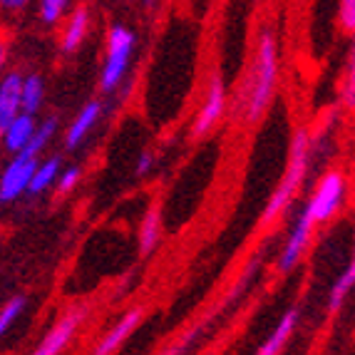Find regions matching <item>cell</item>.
<instances>
[{"label":"cell","instance_id":"obj_1","mask_svg":"<svg viewBox=\"0 0 355 355\" xmlns=\"http://www.w3.org/2000/svg\"><path fill=\"white\" fill-rule=\"evenodd\" d=\"M276 85H279V42L271 28H263L234 100V114L243 125H256L268 112L276 95Z\"/></svg>","mask_w":355,"mask_h":355},{"label":"cell","instance_id":"obj_2","mask_svg":"<svg viewBox=\"0 0 355 355\" xmlns=\"http://www.w3.org/2000/svg\"><path fill=\"white\" fill-rule=\"evenodd\" d=\"M308 166H311V135L306 130H296L293 139H291V152H288V166L286 174L281 179V184L276 187V191L268 199L266 209L261 214V224H271L296 202L298 191H301L303 182L308 177Z\"/></svg>","mask_w":355,"mask_h":355},{"label":"cell","instance_id":"obj_3","mask_svg":"<svg viewBox=\"0 0 355 355\" xmlns=\"http://www.w3.org/2000/svg\"><path fill=\"white\" fill-rule=\"evenodd\" d=\"M135 48H137V35L127 25L117 23L107 30L105 60H102V70H100L102 95H114V92L122 87L127 72H130V67H132Z\"/></svg>","mask_w":355,"mask_h":355},{"label":"cell","instance_id":"obj_4","mask_svg":"<svg viewBox=\"0 0 355 355\" xmlns=\"http://www.w3.org/2000/svg\"><path fill=\"white\" fill-rule=\"evenodd\" d=\"M345 194H348V177L340 169H331L323 174L306 204V211L313 219V224H328L343 209Z\"/></svg>","mask_w":355,"mask_h":355},{"label":"cell","instance_id":"obj_5","mask_svg":"<svg viewBox=\"0 0 355 355\" xmlns=\"http://www.w3.org/2000/svg\"><path fill=\"white\" fill-rule=\"evenodd\" d=\"M229 92H226V85L221 80V75H214L207 83V89H204L202 105H199V112L194 117V125H191V132L194 137H207L214 127L219 125L224 119L226 110H229Z\"/></svg>","mask_w":355,"mask_h":355},{"label":"cell","instance_id":"obj_6","mask_svg":"<svg viewBox=\"0 0 355 355\" xmlns=\"http://www.w3.org/2000/svg\"><path fill=\"white\" fill-rule=\"evenodd\" d=\"M313 229H315L313 219L308 216L306 207H303L301 211H298L293 226H291V234H288L284 249H281V254H279V263H276V268H279L281 273L293 271V268L303 261L308 246H311V239H313Z\"/></svg>","mask_w":355,"mask_h":355},{"label":"cell","instance_id":"obj_7","mask_svg":"<svg viewBox=\"0 0 355 355\" xmlns=\"http://www.w3.org/2000/svg\"><path fill=\"white\" fill-rule=\"evenodd\" d=\"M85 315H87V311H85L83 306L70 308L67 313L60 315L58 323L45 333V338H42L40 343H37V348L30 355H60L72 340H75L77 331H80V326L85 323Z\"/></svg>","mask_w":355,"mask_h":355},{"label":"cell","instance_id":"obj_8","mask_svg":"<svg viewBox=\"0 0 355 355\" xmlns=\"http://www.w3.org/2000/svg\"><path fill=\"white\" fill-rule=\"evenodd\" d=\"M89 30H92V10H89L87 3H80V6H72L70 12L65 15V20L60 23V53L72 55L83 48L85 40H87Z\"/></svg>","mask_w":355,"mask_h":355},{"label":"cell","instance_id":"obj_9","mask_svg":"<svg viewBox=\"0 0 355 355\" xmlns=\"http://www.w3.org/2000/svg\"><path fill=\"white\" fill-rule=\"evenodd\" d=\"M35 164L37 159H30V157H23V154H12V159L0 172V204L18 202L20 196L28 191Z\"/></svg>","mask_w":355,"mask_h":355},{"label":"cell","instance_id":"obj_10","mask_svg":"<svg viewBox=\"0 0 355 355\" xmlns=\"http://www.w3.org/2000/svg\"><path fill=\"white\" fill-rule=\"evenodd\" d=\"M102 114H105L102 100L85 102V105L80 107V112L72 117V122L65 130V149L72 152V149L83 147V144L87 142V137L92 135V130L97 127V122L102 119Z\"/></svg>","mask_w":355,"mask_h":355},{"label":"cell","instance_id":"obj_11","mask_svg":"<svg viewBox=\"0 0 355 355\" xmlns=\"http://www.w3.org/2000/svg\"><path fill=\"white\" fill-rule=\"evenodd\" d=\"M20 83H23V72L20 70H8L6 75L0 77V132L23 112V107H20Z\"/></svg>","mask_w":355,"mask_h":355},{"label":"cell","instance_id":"obj_12","mask_svg":"<svg viewBox=\"0 0 355 355\" xmlns=\"http://www.w3.org/2000/svg\"><path fill=\"white\" fill-rule=\"evenodd\" d=\"M139 320H142V308H132V311H127V313L122 315V318H119L117 323H114V326L100 338V340H97L92 355H112V353H117L119 345L125 343L127 338L132 336V331L139 326Z\"/></svg>","mask_w":355,"mask_h":355},{"label":"cell","instance_id":"obj_13","mask_svg":"<svg viewBox=\"0 0 355 355\" xmlns=\"http://www.w3.org/2000/svg\"><path fill=\"white\" fill-rule=\"evenodd\" d=\"M37 127V117L35 114H25L20 112L18 117L12 119L6 130L0 132V144L8 154H18L25 149V144L30 142V137Z\"/></svg>","mask_w":355,"mask_h":355},{"label":"cell","instance_id":"obj_14","mask_svg":"<svg viewBox=\"0 0 355 355\" xmlns=\"http://www.w3.org/2000/svg\"><path fill=\"white\" fill-rule=\"evenodd\" d=\"M296 323H298V308L286 311L284 318L279 320V326L273 328L271 336L259 345L256 355H281L284 353V348L288 345L291 336H293V331H296Z\"/></svg>","mask_w":355,"mask_h":355},{"label":"cell","instance_id":"obj_15","mask_svg":"<svg viewBox=\"0 0 355 355\" xmlns=\"http://www.w3.org/2000/svg\"><path fill=\"white\" fill-rule=\"evenodd\" d=\"M45 80L37 72H23V83H20V107L25 114H35L45 105Z\"/></svg>","mask_w":355,"mask_h":355},{"label":"cell","instance_id":"obj_16","mask_svg":"<svg viewBox=\"0 0 355 355\" xmlns=\"http://www.w3.org/2000/svg\"><path fill=\"white\" fill-rule=\"evenodd\" d=\"M62 169V162L60 157H48V159H37L35 169H33V177L28 184V194H42L55 187L58 182V174Z\"/></svg>","mask_w":355,"mask_h":355},{"label":"cell","instance_id":"obj_17","mask_svg":"<svg viewBox=\"0 0 355 355\" xmlns=\"http://www.w3.org/2000/svg\"><path fill=\"white\" fill-rule=\"evenodd\" d=\"M58 130H60L58 117H48L45 122H37L35 132H33V137H30V142L25 144V149H23V152H18V154L30 157V159H40V154L45 152L50 144H53Z\"/></svg>","mask_w":355,"mask_h":355},{"label":"cell","instance_id":"obj_18","mask_svg":"<svg viewBox=\"0 0 355 355\" xmlns=\"http://www.w3.org/2000/svg\"><path fill=\"white\" fill-rule=\"evenodd\" d=\"M162 241V214L157 207H152L144 214L142 224H139V254L149 256Z\"/></svg>","mask_w":355,"mask_h":355},{"label":"cell","instance_id":"obj_19","mask_svg":"<svg viewBox=\"0 0 355 355\" xmlns=\"http://www.w3.org/2000/svg\"><path fill=\"white\" fill-rule=\"evenodd\" d=\"M70 8L72 0H35L37 20H40L42 28H60Z\"/></svg>","mask_w":355,"mask_h":355},{"label":"cell","instance_id":"obj_20","mask_svg":"<svg viewBox=\"0 0 355 355\" xmlns=\"http://www.w3.org/2000/svg\"><path fill=\"white\" fill-rule=\"evenodd\" d=\"M353 286H355V263L350 261L348 266H345V271H340V276L336 279L331 293H328V308H331V311H340L343 303L348 301Z\"/></svg>","mask_w":355,"mask_h":355},{"label":"cell","instance_id":"obj_21","mask_svg":"<svg viewBox=\"0 0 355 355\" xmlns=\"http://www.w3.org/2000/svg\"><path fill=\"white\" fill-rule=\"evenodd\" d=\"M25 306H28V298L25 296H12L10 301L3 303V308H0V338H6L8 331L18 323Z\"/></svg>","mask_w":355,"mask_h":355},{"label":"cell","instance_id":"obj_22","mask_svg":"<svg viewBox=\"0 0 355 355\" xmlns=\"http://www.w3.org/2000/svg\"><path fill=\"white\" fill-rule=\"evenodd\" d=\"M80 179H83V169L77 164L72 166H65V169H60L58 174V182H55V191H58L60 196L62 194H70L72 189H75L77 184H80Z\"/></svg>","mask_w":355,"mask_h":355},{"label":"cell","instance_id":"obj_23","mask_svg":"<svg viewBox=\"0 0 355 355\" xmlns=\"http://www.w3.org/2000/svg\"><path fill=\"white\" fill-rule=\"evenodd\" d=\"M35 0H0V23L6 25V20H18Z\"/></svg>","mask_w":355,"mask_h":355},{"label":"cell","instance_id":"obj_24","mask_svg":"<svg viewBox=\"0 0 355 355\" xmlns=\"http://www.w3.org/2000/svg\"><path fill=\"white\" fill-rule=\"evenodd\" d=\"M10 62H12V37H10V30L0 23V77L10 70Z\"/></svg>","mask_w":355,"mask_h":355},{"label":"cell","instance_id":"obj_25","mask_svg":"<svg viewBox=\"0 0 355 355\" xmlns=\"http://www.w3.org/2000/svg\"><path fill=\"white\" fill-rule=\"evenodd\" d=\"M338 25L348 35L355 30V0H340L338 3Z\"/></svg>","mask_w":355,"mask_h":355},{"label":"cell","instance_id":"obj_26","mask_svg":"<svg viewBox=\"0 0 355 355\" xmlns=\"http://www.w3.org/2000/svg\"><path fill=\"white\" fill-rule=\"evenodd\" d=\"M152 166H154V154L142 152L139 157H137V166H135L137 177H147V174L152 172Z\"/></svg>","mask_w":355,"mask_h":355},{"label":"cell","instance_id":"obj_27","mask_svg":"<svg viewBox=\"0 0 355 355\" xmlns=\"http://www.w3.org/2000/svg\"><path fill=\"white\" fill-rule=\"evenodd\" d=\"M157 3H159V0H144V6H147V8H154Z\"/></svg>","mask_w":355,"mask_h":355},{"label":"cell","instance_id":"obj_28","mask_svg":"<svg viewBox=\"0 0 355 355\" xmlns=\"http://www.w3.org/2000/svg\"><path fill=\"white\" fill-rule=\"evenodd\" d=\"M254 3H261V0H254Z\"/></svg>","mask_w":355,"mask_h":355}]
</instances>
